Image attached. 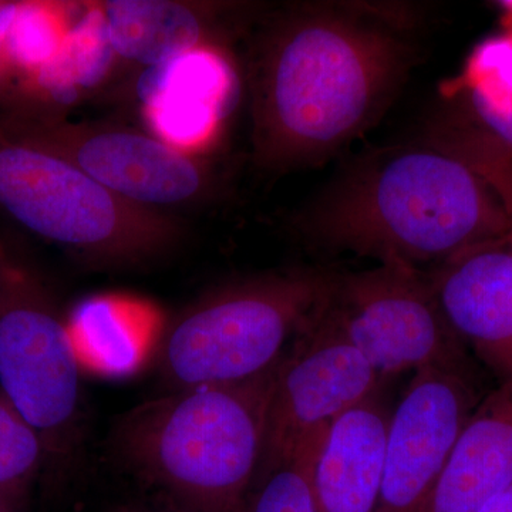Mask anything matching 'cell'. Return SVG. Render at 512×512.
Listing matches in <instances>:
<instances>
[{
    "instance_id": "cell-6",
    "label": "cell",
    "mask_w": 512,
    "mask_h": 512,
    "mask_svg": "<svg viewBox=\"0 0 512 512\" xmlns=\"http://www.w3.org/2000/svg\"><path fill=\"white\" fill-rule=\"evenodd\" d=\"M0 130L70 161L117 197L150 210L205 200L214 188L208 165L136 128L5 113Z\"/></svg>"
},
{
    "instance_id": "cell-7",
    "label": "cell",
    "mask_w": 512,
    "mask_h": 512,
    "mask_svg": "<svg viewBox=\"0 0 512 512\" xmlns=\"http://www.w3.org/2000/svg\"><path fill=\"white\" fill-rule=\"evenodd\" d=\"M330 306L377 375L451 369L468 373L466 346L441 311L429 276L396 262L336 275Z\"/></svg>"
},
{
    "instance_id": "cell-19",
    "label": "cell",
    "mask_w": 512,
    "mask_h": 512,
    "mask_svg": "<svg viewBox=\"0 0 512 512\" xmlns=\"http://www.w3.org/2000/svg\"><path fill=\"white\" fill-rule=\"evenodd\" d=\"M66 6L49 2H22L9 37L15 79L36 72L59 53L66 36Z\"/></svg>"
},
{
    "instance_id": "cell-14",
    "label": "cell",
    "mask_w": 512,
    "mask_h": 512,
    "mask_svg": "<svg viewBox=\"0 0 512 512\" xmlns=\"http://www.w3.org/2000/svg\"><path fill=\"white\" fill-rule=\"evenodd\" d=\"M512 484V380L480 400L420 512H480Z\"/></svg>"
},
{
    "instance_id": "cell-18",
    "label": "cell",
    "mask_w": 512,
    "mask_h": 512,
    "mask_svg": "<svg viewBox=\"0 0 512 512\" xmlns=\"http://www.w3.org/2000/svg\"><path fill=\"white\" fill-rule=\"evenodd\" d=\"M326 434L309 441L289 463L256 478L238 512H318L312 477Z\"/></svg>"
},
{
    "instance_id": "cell-8",
    "label": "cell",
    "mask_w": 512,
    "mask_h": 512,
    "mask_svg": "<svg viewBox=\"0 0 512 512\" xmlns=\"http://www.w3.org/2000/svg\"><path fill=\"white\" fill-rule=\"evenodd\" d=\"M296 338L276 366L256 478L289 463L309 441L328 433L340 416L375 396L383 380L340 328L330 301Z\"/></svg>"
},
{
    "instance_id": "cell-13",
    "label": "cell",
    "mask_w": 512,
    "mask_h": 512,
    "mask_svg": "<svg viewBox=\"0 0 512 512\" xmlns=\"http://www.w3.org/2000/svg\"><path fill=\"white\" fill-rule=\"evenodd\" d=\"M429 276L447 322L500 382L512 380V247L473 249Z\"/></svg>"
},
{
    "instance_id": "cell-26",
    "label": "cell",
    "mask_w": 512,
    "mask_h": 512,
    "mask_svg": "<svg viewBox=\"0 0 512 512\" xmlns=\"http://www.w3.org/2000/svg\"><path fill=\"white\" fill-rule=\"evenodd\" d=\"M3 0H0V5H2Z\"/></svg>"
},
{
    "instance_id": "cell-23",
    "label": "cell",
    "mask_w": 512,
    "mask_h": 512,
    "mask_svg": "<svg viewBox=\"0 0 512 512\" xmlns=\"http://www.w3.org/2000/svg\"><path fill=\"white\" fill-rule=\"evenodd\" d=\"M6 261L0 256V299H2L3 288H5Z\"/></svg>"
},
{
    "instance_id": "cell-2",
    "label": "cell",
    "mask_w": 512,
    "mask_h": 512,
    "mask_svg": "<svg viewBox=\"0 0 512 512\" xmlns=\"http://www.w3.org/2000/svg\"><path fill=\"white\" fill-rule=\"evenodd\" d=\"M318 247L419 269L507 241L510 215L470 165L421 143L360 158L295 221Z\"/></svg>"
},
{
    "instance_id": "cell-12",
    "label": "cell",
    "mask_w": 512,
    "mask_h": 512,
    "mask_svg": "<svg viewBox=\"0 0 512 512\" xmlns=\"http://www.w3.org/2000/svg\"><path fill=\"white\" fill-rule=\"evenodd\" d=\"M426 144L453 154L485 177L512 157V35L478 47L463 82L448 97Z\"/></svg>"
},
{
    "instance_id": "cell-15",
    "label": "cell",
    "mask_w": 512,
    "mask_h": 512,
    "mask_svg": "<svg viewBox=\"0 0 512 512\" xmlns=\"http://www.w3.org/2000/svg\"><path fill=\"white\" fill-rule=\"evenodd\" d=\"M390 417L372 396L330 426L313 468L316 511L375 510Z\"/></svg>"
},
{
    "instance_id": "cell-5",
    "label": "cell",
    "mask_w": 512,
    "mask_h": 512,
    "mask_svg": "<svg viewBox=\"0 0 512 512\" xmlns=\"http://www.w3.org/2000/svg\"><path fill=\"white\" fill-rule=\"evenodd\" d=\"M0 210L90 264H143L170 251L183 234L170 212L124 201L70 161L3 130Z\"/></svg>"
},
{
    "instance_id": "cell-11",
    "label": "cell",
    "mask_w": 512,
    "mask_h": 512,
    "mask_svg": "<svg viewBox=\"0 0 512 512\" xmlns=\"http://www.w3.org/2000/svg\"><path fill=\"white\" fill-rule=\"evenodd\" d=\"M117 59L146 69L247 36L264 6L181 0L96 2Z\"/></svg>"
},
{
    "instance_id": "cell-25",
    "label": "cell",
    "mask_w": 512,
    "mask_h": 512,
    "mask_svg": "<svg viewBox=\"0 0 512 512\" xmlns=\"http://www.w3.org/2000/svg\"><path fill=\"white\" fill-rule=\"evenodd\" d=\"M508 242H510V245L512 247V237L508 238Z\"/></svg>"
},
{
    "instance_id": "cell-22",
    "label": "cell",
    "mask_w": 512,
    "mask_h": 512,
    "mask_svg": "<svg viewBox=\"0 0 512 512\" xmlns=\"http://www.w3.org/2000/svg\"><path fill=\"white\" fill-rule=\"evenodd\" d=\"M480 512H512V484L488 501Z\"/></svg>"
},
{
    "instance_id": "cell-21",
    "label": "cell",
    "mask_w": 512,
    "mask_h": 512,
    "mask_svg": "<svg viewBox=\"0 0 512 512\" xmlns=\"http://www.w3.org/2000/svg\"><path fill=\"white\" fill-rule=\"evenodd\" d=\"M483 178L490 184L495 194L500 197L512 222V157L510 160L505 161V163L495 167L493 171H490Z\"/></svg>"
},
{
    "instance_id": "cell-1",
    "label": "cell",
    "mask_w": 512,
    "mask_h": 512,
    "mask_svg": "<svg viewBox=\"0 0 512 512\" xmlns=\"http://www.w3.org/2000/svg\"><path fill=\"white\" fill-rule=\"evenodd\" d=\"M397 28L365 6H264L245 36L256 165L288 171L318 164L372 126L414 62Z\"/></svg>"
},
{
    "instance_id": "cell-17",
    "label": "cell",
    "mask_w": 512,
    "mask_h": 512,
    "mask_svg": "<svg viewBox=\"0 0 512 512\" xmlns=\"http://www.w3.org/2000/svg\"><path fill=\"white\" fill-rule=\"evenodd\" d=\"M42 437L0 393V504L15 512L42 463Z\"/></svg>"
},
{
    "instance_id": "cell-10",
    "label": "cell",
    "mask_w": 512,
    "mask_h": 512,
    "mask_svg": "<svg viewBox=\"0 0 512 512\" xmlns=\"http://www.w3.org/2000/svg\"><path fill=\"white\" fill-rule=\"evenodd\" d=\"M470 373H414L390 417L382 481L373 512H420L451 448L480 400Z\"/></svg>"
},
{
    "instance_id": "cell-4",
    "label": "cell",
    "mask_w": 512,
    "mask_h": 512,
    "mask_svg": "<svg viewBox=\"0 0 512 512\" xmlns=\"http://www.w3.org/2000/svg\"><path fill=\"white\" fill-rule=\"evenodd\" d=\"M335 282L322 269H291L207 293L165 323L161 372L177 390L261 375L328 305Z\"/></svg>"
},
{
    "instance_id": "cell-3",
    "label": "cell",
    "mask_w": 512,
    "mask_h": 512,
    "mask_svg": "<svg viewBox=\"0 0 512 512\" xmlns=\"http://www.w3.org/2000/svg\"><path fill=\"white\" fill-rule=\"evenodd\" d=\"M276 366L177 390L128 420L130 456L185 512H238L244 503L261 464Z\"/></svg>"
},
{
    "instance_id": "cell-27",
    "label": "cell",
    "mask_w": 512,
    "mask_h": 512,
    "mask_svg": "<svg viewBox=\"0 0 512 512\" xmlns=\"http://www.w3.org/2000/svg\"><path fill=\"white\" fill-rule=\"evenodd\" d=\"M511 234H512V231H511ZM511 237H512V235H511Z\"/></svg>"
},
{
    "instance_id": "cell-9",
    "label": "cell",
    "mask_w": 512,
    "mask_h": 512,
    "mask_svg": "<svg viewBox=\"0 0 512 512\" xmlns=\"http://www.w3.org/2000/svg\"><path fill=\"white\" fill-rule=\"evenodd\" d=\"M80 373L66 322L40 286L6 262L0 299V393L49 450L62 446L76 423Z\"/></svg>"
},
{
    "instance_id": "cell-24",
    "label": "cell",
    "mask_w": 512,
    "mask_h": 512,
    "mask_svg": "<svg viewBox=\"0 0 512 512\" xmlns=\"http://www.w3.org/2000/svg\"><path fill=\"white\" fill-rule=\"evenodd\" d=\"M0 512H10L9 510H6L5 507H3L2 504H0Z\"/></svg>"
},
{
    "instance_id": "cell-16",
    "label": "cell",
    "mask_w": 512,
    "mask_h": 512,
    "mask_svg": "<svg viewBox=\"0 0 512 512\" xmlns=\"http://www.w3.org/2000/svg\"><path fill=\"white\" fill-rule=\"evenodd\" d=\"M66 322L82 372L123 379L156 356L165 320L156 306L124 295H97L77 303Z\"/></svg>"
},
{
    "instance_id": "cell-20",
    "label": "cell",
    "mask_w": 512,
    "mask_h": 512,
    "mask_svg": "<svg viewBox=\"0 0 512 512\" xmlns=\"http://www.w3.org/2000/svg\"><path fill=\"white\" fill-rule=\"evenodd\" d=\"M22 2H5L0 5V100L8 99L12 90V80L15 79L12 59H10L9 37L13 23L18 16Z\"/></svg>"
}]
</instances>
